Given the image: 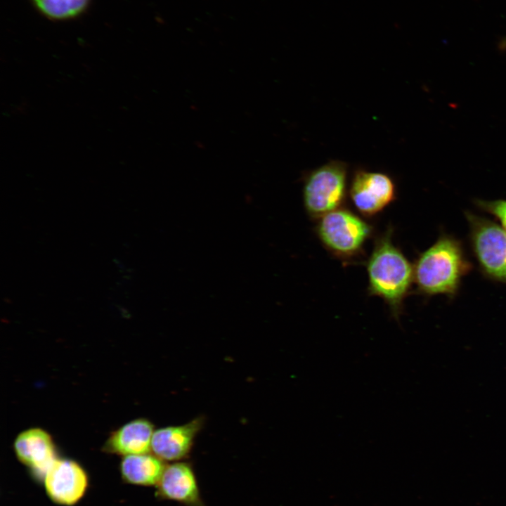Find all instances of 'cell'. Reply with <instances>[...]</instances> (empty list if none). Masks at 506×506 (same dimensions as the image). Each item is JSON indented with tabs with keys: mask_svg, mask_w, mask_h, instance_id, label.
I'll list each match as a JSON object with an SVG mask.
<instances>
[{
	"mask_svg": "<svg viewBox=\"0 0 506 506\" xmlns=\"http://www.w3.org/2000/svg\"><path fill=\"white\" fill-rule=\"evenodd\" d=\"M389 230L375 242L367 262L368 291L382 298L398 320L403 303L414 281L413 266L396 247Z\"/></svg>",
	"mask_w": 506,
	"mask_h": 506,
	"instance_id": "cell-1",
	"label": "cell"
},
{
	"mask_svg": "<svg viewBox=\"0 0 506 506\" xmlns=\"http://www.w3.org/2000/svg\"><path fill=\"white\" fill-rule=\"evenodd\" d=\"M14 450L19 460L39 478H44L56 459L51 436L39 428L29 429L20 433L14 442Z\"/></svg>",
	"mask_w": 506,
	"mask_h": 506,
	"instance_id": "cell-9",
	"label": "cell"
},
{
	"mask_svg": "<svg viewBox=\"0 0 506 506\" xmlns=\"http://www.w3.org/2000/svg\"><path fill=\"white\" fill-rule=\"evenodd\" d=\"M89 0H34L37 8L46 16L64 19L82 12Z\"/></svg>",
	"mask_w": 506,
	"mask_h": 506,
	"instance_id": "cell-13",
	"label": "cell"
},
{
	"mask_svg": "<svg viewBox=\"0 0 506 506\" xmlns=\"http://www.w3.org/2000/svg\"><path fill=\"white\" fill-rule=\"evenodd\" d=\"M468 269L460 244L449 236L441 237L418 257L414 281L426 294H453Z\"/></svg>",
	"mask_w": 506,
	"mask_h": 506,
	"instance_id": "cell-2",
	"label": "cell"
},
{
	"mask_svg": "<svg viewBox=\"0 0 506 506\" xmlns=\"http://www.w3.org/2000/svg\"><path fill=\"white\" fill-rule=\"evenodd\" d=\"M44 484L53 501L72 505L84 495L88 479L84 469L76 462L56 458L45 474Z\"/></svg>",
	"mask_w": 506,
	"mask_h": 506,
	"instance_id": "cell-7",
	"label": "cell"
},
{
	"mask_svg": "<svg viewBox=\"0 0 506 506\" xmlns=\"http://www.w3.org/2000/svg\"><path fill=\"white\" fill-rule=\"evenodd\" d=\"M317 234L334 254L349 257L358 253L372 233V227L346 209H337L319 218Z\"/></svg>",
	"mask_w": 506,
	"mask_h": 506,
	"instance_id": "cell-4",
	"label": "cell"
},
{
	"mask_svg": "<svg viewBox=\"0 0 506 506\" xmlns=\"http://www.w3.org/2000/svg\"><path fill=\"white\" fill-rule=\"evenodd\" d=\"M476 259L490 278L506 283V232L486 218L467 214Z\"/></svg>",
	"mask_w": 506,
	"mask_h": 506,
	"instance_id": "cell-5",
	"label": "cell"
},
{
	"mask_svg": "<svg viewBox=\"0 0 506 506\" xmlns=\"http://www.w3.org/2000/svg\"><path fill=\"white\" fill-rule=\"evenodd\" d=\"M202 425L199 417L184 424L155 430L151 441L153 453L162 461H180L190 453Z\"/></svg>",
	"mask_w": 506,
	"mask_h": 506,
	"instance_id": "cell-10",
	"label": "cell"
},
{
	"mask_svg": "<svg viewBox=\"0 0 506 506\" xmlns=\"http://www.w3.org/2000/svg\"><path fill=\"white\" fill-rule=\"evenodd\" d=\"M153 424L146 419H137L114 432L105 444L108 451L122 455L149 453L154 433Z\"/></svg>",
	"mask_w": 506,
	"mask_h": 506,
	"instance_id": "cell-11",
	"label": "cell"
},
{
	"mask_svg": "<svg viewBox=\"0 0 506 506\" xmlns=\"http://www.w3.org/2000/svg\"><path fill=\"white\" fill-rule=\"evenodd\" d=\"M157 486V494L162 498L186 506H204L195 475L188 463L176 461L166 465Z\"/></svg>",
	"mask_w": 506,
	"mask_h": 506,
	"instance_id": "cell-8",
	"label": "cell"
},
{
	"mask_svg": "<svg viewBox=\"0 0 506 506\" xmlns=\"http://www.w3.org/2000/svg\"><path fill=\"white\" fill-rule=\"evenodd\" d=\"M479 205L482 209L498 219L506 232V200L481 201Z\"/></svg>",
	"mask_w": 506,
	"mask_h": 506,
	"instance_id": "cell-14",
	"label": "cell"
},
{
	"mask_svg": "<svg viewBox=\"0 0 506 506\" xmlns=\"http://www.w3.org/2000/svg\"><path fill=\"white\" fill-rule=\"evenodd\" d=\"M347 166L339 160L330 161L311 171L304 184V204L313 218L341 208L346 197Z\"/></svg>",
	"mask_w": 506,
	"mask_h": 506,
	"instance_id": "cell-3",
	"label": "cell"
},
{
	"mask_svg": "<svg viewBox=\"0 0 506 506\" xmlns=\"http://www.w3.org/2000/svg\"><path fill=\"white\" fill-rule=\"evenodd\" d=\"M349 195L357 210L372 216L387 207L396 197V187L387 174L358 170L353 175Z\"/></svg>",
	"mask_w": 506,
	"mask_h": 506,
	"instance_id": "cell-6",
	"label": "cell"
},
{
	"mask_svg": "<svg viewBox=\"0 0 506 506\" xmlns=\"http://www.w3.org/2000/svg\"><path fill=\"white\" fill-rule=\"evenodd\" d=\"M505 44H506V40H505Z\"/></svg>",
	"mask_w": 506,
	"mask_h": 506,
	"instance_id": "cell-15",
	"label": "cell"
},
{
	"mask_svg": "<svg viewBox=\"0 0 506 506\" xmlns=\"http://www.w3.org/2000/svg\"><path fill=\"white\" fill-rule=\"evenodd\" d=\"M165 465L156 455L148 453L126 455L121 462L122 477L128 482L137 485H157Z\"/></svg>",
	"mask_w": 506,
	"mask_h": 506,
	"instance_id": "cell-12",
	"label": "cell"
}]
</instances>
